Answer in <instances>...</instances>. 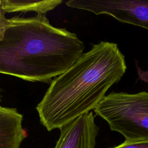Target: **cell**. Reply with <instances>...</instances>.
Instances as JSON below:
<instances>
[{"label": "cell", "instance_id": "obj_1", "mask_svg": "<svg viewBox=\"0 0 148 148\" xmlns=\"http://www.w3.org/2000/svg\"><path fill=\"white\" fill-rule=\"evenodd\" d=\"M126 69L125 57L116 43L101 41L92 45L50 82L36 108L40 123L51 131L94 110Z\"/></svg>", "mask_w": 148, "mask_h": 148}, {"label": "cell", "instance_id": "obj_2", "mask_svg": "<svg viewBox=\"0 0 148 148\" xmlns=\"http://www.w3.org/2000/svg\"><path fill=\"white\" fill-rule=\"evenodd\" d=\"M0 42V73L28 82L50 83L83 54L84 43L45 14L14 16Z\"/></svg>", "mask_w": 148, "mask_h": 148}, {"label": "cell", "instance_id": "obj_3", "mask_svg": "<svg viewBox=\"0 0 148 148\" xmlns=\"http://www.w3.org/2000/svg\"><path fill=\"white\" fill-rule=\"evenodd\" d=\"M125 141L148 140V92H112L94 109Z\"/></svg>", "mask_w": 148, "mask_h": 148}, {"label": "cell", "instance_id": "obj_4", "mask_svg": "<svg viewBox=\"0 0 148 148\" xmlns=\"http://www.w3.org/2000/svg\"><path fill=\"white\" fill-rule=\"evenodd\" d=\"M65 4L148 29V0H69Z\"/></svg>", "mask_w": 148, "mask_h": 148}, {"label": "cell", "instance_id": "obj_5", "mask_svg": "<svg viewBox=\"0 0 148 148\" xmlns=\"http://www.w3.org/2000/svg\"><path fill=\"white\" fill-rule=\"evenodd\" d=\"M54 148H95L99 128L92 112L84 114L60 128Z\"/></svg>", "mask_w": 148, "mask_h": 148}, {"label": "cell", "instance_id": "obj_6", "mask_svg": "<svg viewBox=\"0 0 148 148\" xmlns=\"http://www.w3.org/2000/svg\"><path fill=\"white\" fill-rule=\"evenodd\" d=\"M23 120L16 108L0 106V148H20L27 137Z\"/></svg>", "mask_w": 148, "mask_h": 148}, {"label": "cell", "instance_id": "obj_7", "mask_svg": "<svg viewBox=\"0 0 148 148\" xmlns=\"http://www.w3.org/2000/svg\"><path fill=\"white\" fill-rule=\"evenodd\" d=\"M62 2V0H2L5 12H35L42 14L54 9Z\"/></svg>", "mask_w": 148, "mask_h": 148}, {"label": "cell", "instance_id": "obj_8", "mask_svg": "<svg viewBox=\"0 0 148 148\" xmlns=\"http://www.w3.org/2000/svg\"><path fill=\"white\" fill-rule=\"evenodd\" d=\"M5 13L2 8V0H0V42L3 39L9 25V20L6 17Z\"/></svg>", "mask_w": 148, "mask_h": 148}, {"label": "cell", "instance_id": "obj_9", "mask_svg": "<svg viewBox=\"0 0 148 148\" xmlns=\"http://www.w3.org/2000/svg\"><path fill=\"white\" fill-rule=\"evenodd\" d=\"M110 148H148V140L124 141L120 145Z\"/></svg>", "mask_w": 148, "mask_h": 148}, {"label": "cell", "instance_id": "obj_10", "mask_svg": "<svg viewBox=\"0 0 148 148\" xmlns=\"http://www.w3.org/2000/svg\"><path fill=\"white\" fill-rule=\"evenodd\" d=\"M139 76L141 79L148 83V71L143 72L140 70V72H139Z\"/></svg>", "mask_w": 148, "mask_h": 148}, {"label": "cell", "instance_id": "obj_11", "mask_svg": "<svg viewBox=\"0 0 148 148\" xmlns=\"http://www.w3.org/2000/svg\"><path fill=\"white\" fill-rule=\"evenodd\" d=\"M3 96V89L0 87V102L2 101V98Z\"/></svg>", "mask_w": 148, "mask_h": 148}]
</instances>
